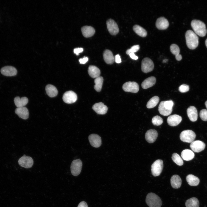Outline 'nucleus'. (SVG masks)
Segmentation results:
<instances>
[{"mask_svg": "<svg viewBox=\"0 0 207 207\" xmlns=\"http://www.w3.org/2000/svg\"><path fill=\"white\" fill-rule=\"evenodd\" d=\"M89 140L91 145L95 147H99L101 144V137L96 134H91L89 137Z\"/></svg>", "mask_w": 207, "mask_h": 207, "instance_id": "4468645a", "label": "nucleus"}, {"mask_svg": "<svg viewBox=\"0 0 207 207\" xmlns=\"http://www.w3.org/2000/svg\"><path fill=\"white\" fill-rule=\"evenodd\" d=\"M164 107L167 109L169 110H172L174 105V103L171 100L164 101Z\"/></svg>", "mask_w": 207, "mask_h": 207, "instance_id": "ea45409f", "label": "nucleus"}, {"mask_svg": "<svg viewBox=\"0 0 207 207\" xmlns=\"http://www.w3.org/2000/svg\"><path fill=\"white\" fill-rule=\"evenodd\" d=\"M103 59L107 64H111L115 61L114 57L112 52L108 49H106L103 53Z\"/></svg>", "mask_w": 207, "mask_h": 207, "instance_id": "412c9836", "label": "nucleus"}, {"mask_svg": "<svg viewBox=\"0 0 207 207\" xmlns=\"http://www.w3.org/2000/svg\"><path fill=\"white\" fill-rule=\"evenodd\" d=\"M15 113L18 116L24 120L28 119L29 117V112L28 109L25 107L17 108Z\"/></svg>", "mask_w": 207, "mask_h": 207, "instance_id": "aec40b11", "label": "nucleus"}, {"mask_svg": "<svg viewBox=\"0 0 207 207\" xmlns=\"http://www.w3.org/2000/svg\"><path fill=\"white\" fill-rule=\"evenodd\" d=\"M14 101L16 106L17 108L24 107L28 103V99L26 97L20 98L19 97H16L14 99Z\"/></svg>", "mask_w": 207, "mask_h": 207, "instance_id": "bb28decb", "label": "nucleus"}, {"mask_svg": "<svg viewBox=\"0 0 207 207\" xmlns=\"http://www.w3.org/2000/svg\"><path fill=\"white\" fill-rule=\"evenodd\" d=\"M103 82V78L102 77L99 76L95 78L94 80L95 85L94 88L97 92L101 91Z\"/></svg>", "mask_w": 207, "mask_h": 207, "instance_id": "473e14b6", "label": "nucleus"}, {"mask_svg": "<svg viewBox=\"0 0 207 207\" xmlns=\"http://www.w3.org/2000/svg\"><path fill=\"white\" fill-rule=\"evenodd\" d=\"M93 109L97 114H104L108 111L107 107L102 102L95 104L92 106Z\"/></svg>", "mask_w": 207, "mask_h": 207, "instance_id": "2eb2a0df", "label": "nucleus"}, {"mask_svg": "<svg viewBox=\"0 0 207 207\" xmlns=\"http://www.w3.org/2000/svg\"><path fill=\"white\" fill-rule=\"evenodd\" d=\"M81 30L83 35L86 38L93 36L95 32L94 28L91 26H84L81 28Z\"/></svg>", "mask_w": 207, "mask_h": 207, "instance_id": "4be33fe9", "label": "nucleus"}, {"mask_svg": "<svg viewBox=\"0 0 207 207\" xmlns=\"http://www.w3.org/2000/svg\"><path fill=\"white\" fill-rule=\"evenodd\" d=\"M45 90L47 95L50 97L56 96L58 94L57 88L53 85L49 84L47 85L45 87Z\"/></svg>", "mask_w": 207, "mask_h": 207, "instance_id": "c85d7f7f", "label": "nucleus"}, {"mask_svg": "<svg viewBox=\"0 0 207 207\" xmlns=\"http://www.w3.org/2000/svg\"><path fill=\"white\" fill-rule=\"evenodd\" d=\"M114 59L116 63H119L121 62L120 56L118 54L115 56Z\"/></svg>", "mask_w": 207, "mask_h": 207, "instance_id": "c03bdc74", "label": "nucleus"}, {"mask_svg": "<svg viewBox=\"0 0 207 207\" xmlns=\"http://www.w3.org/2000/svg\"><path fill=\"white\" fill-rule=\"evenodd\" d=\"M196 137L195 133L192 130H187L182 131L180 135L181 140L185 142L191 143Z\"/></svg>", "mask_w": 207, "mask_h": 207, "instance_id": "20e7f679", "label": "nucleus"}, {"mask_svg": "<svg viewBox=\"0 0 207 207\" xmlns=\"http://www.w3.org/2000/svg\"><path fill=\"white\" fill-rule=\"evenodd\" d=\"M145 201L149 207H160L162 204L160 198L153 193H150L147 194Z\"/></svg>", "mask_w": 207, "mask_h": 207, "instance_id": "7ed1b4c3", "label": "nucleus"}, {"mask_svg": "<svg viewBox=\"0 0 207 207\" xmlns=\"http://www.w3.org/2000/svg\"><path fill=\"white\" fill-rule=\"evenodd\" d=\"M164 101L160 102L158 106V110L160 114L164 116H167L172 113V109L169 110L166 108L164 104Z\"/></svg>", "mask_w": 207, "mask_h": 207, "instance_id": "c756f323", "label": "nucleus"}, {"mask_svg": "<svg viewBox=\"0 0 207 207\" xmlns=\"http://www.w3.org/2000/svg\"><path fill=\"white\" fill-rule=\"evenodd\" d=\"M77 207H88L87 203L85 201H83L80 203Z\"/></svg>", "mask_w": 207, "mask_h": 207, "instance_id": "a18cd8bd", "label": "nucleus"}, {"mask_svg": "<svg viewBox=\"0 0 207 207\" xmlns=\"http://www.w3.org/2000/svg\"><path fill=\"white\" fill-rule=\"evenodd\" d=\"M205 45L207 48V39H206L205 41Z\"/></svg>", "mask_w": 207, "mask_h": 207, "instance_id": "09e8293b", "label": "nucleus"}, {"mask_svg": "<svg viewBox=\"0 0 207 207\" xmlns=\"http://www.w3.org/2000/svg\"><path fill=\"white\" fill-rule=\"evenodd\" d=\"M182 120L181 116L177 114H173L168 117L167 119V122L170 126H174L178 125Z\"/></svg>", "mask_w": 207, "mask_h": 207, "instance_id": "f3484780", "label": "nucleus"}, {"mask_svg": "<svg viewBox=\"0 0 207 207\" xmlns=\"http://www.w3.org/2000/svg\"><path fill=\"white\" fill-rule=\"evenodd\" d=\"M152 121L154 125L159 126L162 123L163 120L161 117L157 115L153 117Z\"/></svg>", "mask_w": 207, "mask_h": 207, "instance_id": "e433bc0d", "label": "nucleus"}, {"mask_svg": "<svg viewBox=\"0 0 207 207\" xmlns=\"http://www.w3.org/2000/svg\"><path fill=\"white\" fill-rule=\"evenodd\" d=\"M163 167V161L160 159L156 160L151 166L152 175L155 177L159 176L161 173Z\"/></svg>", "mask_w": 207, "mask_h": 207, "instance_id": "39448f33", "label": "nucleus"}, {"mask_svg": "<svg viewBox=\"0 0 207 207\" xmlns=\"http://www.w3.org/2000/svg\"><path fill=\"white\" fill-rule=\"evenodd\" d=\"M189 87L186 84H183L179 87V90L181 93L186 92L189 91Z\"/></svg>", "mask_w": 207, "mask_h": 207, "instance_id": "a19ab883", "label": "nucleus"}, {"mask_svg": "<svg viewBox=\"0 0 207 207\" xmlns=\"http://www.w3.org/2000/svg\"><path fill=\"white\" fill-rule=\"evenodd\" d=\"M195 154L193 151L190 150L186 149L181 152V156L182 158L186 161H189L194 157Z\"/></svg>", "mask_w": 207, "mask_h": 207, "instance_id": "a878e982", "label": "nucleus"}, {"mask_svg": "<svg viewBox=\"0 0 207 207\" xmlns=\"http://www.w3.org/2000/svg\"><path fill=\"white\" fill-rule=\"evenodd\" d=\"M88 60V58L87 57H84L82 58L79 59V62L80 64H85Z\"/></svg>", "mask_w": 207, "mask_h": 207, "instance_id": "37998d69", "label": "nucleus"}, {"mask_svg": "<svg viewBox=\"0 0 207 207\" xmlns=\"http://www.w3.org/2000/svg\"><path fill=\"white\" fill-rule=\"evenodd\" d=\"M154 65L152 61L148 57L143 59L141 62V70L144 73H147L152 71Z\"/></svg>", "mask_w": 207, "mask_h": 207, "instance_id": "0eeeda50", "label": "nucleus"}, {"mask_svg": "<svg viewBox=\"0 0 207 207\" xmlns=\"http://www.w3.org/2000/svg\"><path fill=\"white\" fill-rule=\"evenodd\" d=\"M169 25V22L167 20L162 17L158 18L156 23V27L159 30L166 29L168 27Z\"/></svg>", "mask_w": 207, "mask_h": 207, "instance_id": "a211bd4d", "label": "nucleus"}, {"mask_svg": "<svg viewBox=\"0 0 207 207\" xmlns=\"http://www.w3.org/2000/svg\"><path fill=\"white\" fill-rule=\"evenodd\" d=\"M186 207H199L198 200L195 197H192L187 200L185 203Z\"/></svg>", "mask_w": 207, "mask_h": 207, "instance_id": "2f4dec72", "label": "nucleus"}, {"mask_svg": "<svg viewBox=\"0 0 207 207\" xmlns=\"http://www.w3.org/2000/svg\"><path fill=\"white\" fill-rule=\"evenodd\" d=\"M205 105L206 108L207 109V101H206L205 102Z\"/></svg>", "mask_w": 207, "mask_h": 207, "instance_id": "8fccbe9b", "label": "nucleus"}, {"mask_svg": "<svg viewBox=\"0 0 207 207\" xmlns=\"http://www.w3.org/2000/svg\"><path fill=\"white\" fill-rule=\"evenodd\" d=\"M129 55L131 58L133 60H137L138 58V56L136 55L134 53H131Z\"/></svg>", "mask_w": 207, "mask_h": 207, "instance_id": "49530a36", "label": "nucleus"}, {"mask_svg": "<svg viewBox=\"0 0 207 207\" xmlns=\"http://www.w3.org/2000/svg\"><path fill=\"white\" fill-rule=\"evenodd\" d=\"M0 71L3 75L8 76H15L17 73L16 69L11 66H4L1 69Z\"/></svg>", "mask_w": 207, "mask_h": 207, "instance_id": "ddd939ff", "label": "nucleus"}, {"mask_svg": "<svg viewBox=\"0 0 207 207\" xmlns=\"http://www.w3.org/2000/svg\"><path fill=\"white\" fill-rule=\"evenodd\" d=\"M156 81V78L154 76H151L145 79L141 84L142 88L144 89L148 88L155 85Z\"/></svg>", "mask_w": 207, "mask_h": 207, "instance_id": "5701e85b", "label": "nucleus"}, {"mask_svg": "<svg viewBox=\"0 0 207 207\" xmlns=\"http://www.w3.org/2000/svg\"><path fill=\"white\" fill-rule=\"evenodd\" d=\"M170 183L172 187L175 189L180 188L182 184V180L178 175H173L170 179Z\"/></svg>", "mask_w": 207, "mask_h": 207, "instance_id": "b1692460", "label": "nucleus"}, {"mask_svg": "<svg viewBox=\"0 0 207 207\" xmlns=\"http://www.w3.org/2000/svg\"><path fill=\"white\" fill-rule=\"evenodd\" d=\"M122 89L126 92L137 93L139 90V87L137 83L129 81L125 83L123 85Z\"/></svg>", "mask_w": 207, "mask_h": 207, "instance_id": "6e6552de", "label": "nucleus"}, {"mask_svg": "<svg viewBox=\"0 0 207 207\" xmlns=\"http://www.w3.org/2000/svg\"><path fill=\"white\" fill-rule=\"evenodd\" d=\"M19 164L21 167L28 168H31L33 164L32 158L25 155L21 157L18 160Z\"/></svg>", "mask_w": 207, "mask_h": 207, "instance_id": "1a4fd4ad", "label": "nucleus"}, {"mask_svg": "<svg viewBox=\"0 0 207 207\" xmlns=\"http://www.w3.org/2000/svg\"><path fill=\"white\" fill-rule=\"evenodd\" d=\"M186 181L188 184L191 186H196L198 185L200 179L197 177L192 174H189L186 177Z\"/></svg>", "mask_w": 207, "mask_h": 207, "instance_id": "cd10ccee", "label": "nucleus"}, {"mask_svg": "<svg viewBox=\"0 0 207 207\" xmlns=\"http://www.w3.org/2000/svg\"><path fill=\"white\" fill-rule=\"evenodd\" d=\"M140 47L139 45H137L132 46L130 49L127 50L126 51V53L129 55L131 53H134L137 51L139 49Z\"/></svg>", "mask_w": 207, "mask_h": 207, "instance_id": "4c0bfd02", "label": "nucleus"}, {"mask_svg": "<svg viewBox=\"0 0 207 207\" xmlns=\"http://www.w3.org/2000/svg\"><path fill=\"white\" fill-rule=\"evenodd\" d=\"M82 166V162L79 159L73 160L71 164L70 170L72 174L75 176L80 173Z\"/></svg>", "mask_w": 207, "mask_h": 207, "instance_id": "423d86ee", "label": "nucleus"}, {"mask_svg": "<svg viewBox=\"0 0 207 207\" xmlns=\"http://www.w3.org/2000/svg\"><path fill=\"white\" fill-rule=\"evenodd\" d=\"M107 29L110 33L112 35H115L118 33L119 29L118 25L114 21L111 19L106 22Z\"/></svg>", "mask_w": 207, "mask_h": 207, "instance_id": "9b49d317", "label": "nucleus"}, {"mask_svg": "<svg viewBox=\"0 0 207 207\" xmlns=\"http://www.w3.org/2000/svg\"><path fill=\"white\" fill-rule=\"evenodd\" d=\"M168 61V59H164V60H163V63H166V62Z\"/></svg>", "mask_w": 207, "mask_h": 207, "instance_id": "de8ad7c7", "label": "nucleus"}, {"mask_svg": "<svg viewBox=\"0 0 207 207\" xmlns=\"http://www.w3.org/2000/svg\"><path fill=\"white\" fill-rule=\"evenodd\" d=\"M187 114L190 120L196 121L198 119V114L196 108L194 106H190L187 110Z\"/></svg>", "mask_w": 207, "mask_h": 207, "instance_id": "6ab92c4d", "label": "nucleus"}, {"mask_svg": "<svg viewBox=\"0 0 207 207\" xmlns=\"http://www.w3.org/2000/svg\"><path fill=\"white\" fill-rule=\"evenodd\" d=\"M201 119L204 121H207V110L205 109L202 110L200 113Z\"/></svg>", "mask_w": 207, "mask_h": 207, "instance_id": "58836bf2", "label": "nucleus"}, {"mask_svg": "<svg viewBox=\"0 0 207 207\" xmlns=\"http://www.w3.org/2000/svg\"><path fill=\"white\" fill-rule=\"evenodd\" d=\"M170 51L171 53L175 55V57L179 55L180 51L178 46L175 44H172L170 47Z\"/></svg>", "mask_w": 207, "mask_h": 207, "instance_id": "c9c22d12", "label": "nucleus"}, {"mask_svg": "<svg viewBox=\"0 0 207 207\" xmlns=\"http://www.w3.org/2000/svg\"><path fill=\"white\" fill-rule=\"evenodd\" d=\"M83 51L82 48H77L74 50V52L77 55H78L80 53L82 52Z\"/></svg>", "mask_w": 207, "mask_h": 207, "instance_id": "79ce46f5", "label": "nucleus"}, {"mask_svg": "<svg viewBox=\"0 0 207 207\" xmlns=\"http://www.w3.org/2000/svg\"><path fill=\"white\" fill-rule=\"evenodd\" d=\"M88 72L90 76L93 78L99 77L100 74V71L97 67L93 65L90 66L88 68Z\"/></svg>", "mask_w": 207, "mask_h": 207, "instance_id": "393cba45", "label": "nucleus"}, {"mask_svg": "<svg viewBox=\"0 0 207 207\" xmlns=\"http://www.w3.org/2000/svg\"><path fill=\"white\" fill-rule=\"evenodd\" d=\"M158 133L155 130L151 129L147 131L145 134L146 140L150 143L154 142L157 139Z\"/></svg>", "mask_w": 207, "mask_h": 207, "instance_id": "dca6fc26", "label": "nucleus"}, {"mask_svg": "<svg viewBox=\"0 0 207 207\" xmlns=\"http://www.w3.org/2000/svg\"><path fill=\"white\" fill-rule=\"evenodd\" d=\"M159 101V97L156 96L153 97L148 101L146 107L148 108H153L158 104Z\"/></svg>", "mask_w": 207, "mask_h": 207, "instance_id": "72a5a7b5", "label": "nucleus"}, {"mask_svg": "<svg viewBox=\"0 0 207 207\" xmlns=\"http://www.w3.org/2000/svg\"><path fill=\"white\" fill-rule=\"evenodd\" d=\"M62 99L65 103H72L76 101L77 96L74 92L70 91H66L64 93Z\"/></svg>", "mask_w": 207, "mask_h": 207, "instance_id": "9d476101", "label": "nucleus"}, {"mask_svg": "<svg viewBox=\"0 0 207 207\" xmlns=\"http://www.w3.org/2000/svg\"><path fill=\"white\" fill-rule=\"evenodd\" d=\"M186 43L187 47L191 49H195L199 43L197 35L191 30H187L185 34Z\"/></svg>", "mask_w": 207, "mask_h": 207, "instance_id": "f257e3e1", "label": "nucleus"}, {"mask_svg": "<svg viewBox=\"0 0 207 207\" xmlns=\"http://www.w3.org/2000/svg\"><path fill=\"white\" fill-rule=\"evenodd\" d=\"M134 31L138 35L143 37L147 35L146 31L144 28L138 25H135L133 27Z\"/></svg>", "mask_w": 207, "mask_h": 207, "instance_id": "7c9ffc66", "label": "nucleus"}, {"mask_svg": "<svg viewBox=\"0 0 207 207\" xmlns=\"http://www.w3.org/2000/svg\"><path fill=\"white\" fill-rule=\"evenodd\" d=\"M190 147L193 151L198 153L204 150L205 144L202 141L196 140L191 143Z\"/></svg>", "mask_w": 207, "mask_h": 207, "instance_id": "f8f14e48", "label": "nucleus"}, {"mask_svg": "<svg viewBox=\"0 0 207 207\" xmlns=\"http://www.w3.org/2000/svg\"><path fill=\"white\" fill-rule=\"evenodd\" d=\"M172 159L173 161L179 166H182L183 164L182 158L176 153H174L172 154Z\"/></svg>", "mask_w": 207, "mask_h": 207, "instance_id": "f704fd0d", "label": "nucleus"}, {"mask_svg": "<svg viewBox=\"0 0 207 207\" xmlns=\"http://www.w3.org/2000/svg\"><path fill=\"white\" fill-rule=\"evenodd\" d=\"M191 26L194 32L199 36H205L207 33V30L205 24L200 20H194L191 21Z\"/></svg>", "mask_w": 207, "mask_h": 207, "instance_id": "f03ea898", "label": "nucleus"}]
</instances>
